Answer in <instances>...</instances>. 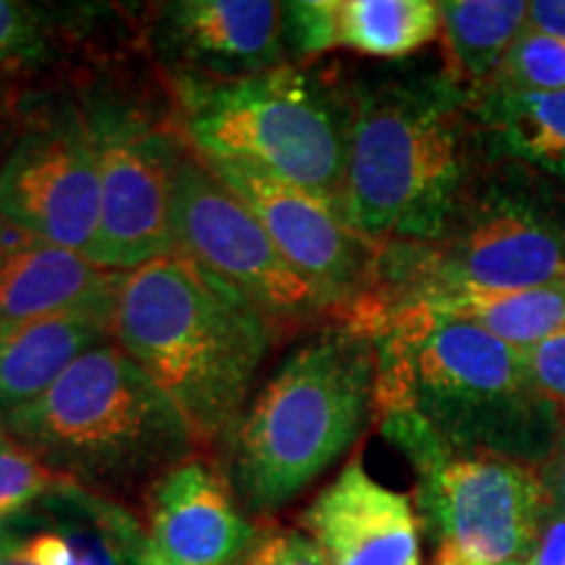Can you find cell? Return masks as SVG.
I'll list each match as a JSON object with an SVG mask.
<instances>
[{
    "instance_id": "obj_2",
    "label": "cell",
    "mask_w": 565,
    "mask_h": 565,
    "mask_svg": "<svg viewBox=\"0 0 565 565\" xmlns=\"http://www.w3.org/2000/svg\"><path fill=\"white\" fill-rule=\"evenodd\" d=\"M484 160L471 92L450 74L353 95L341 215L374 246L435 244Z\"/></svg>"
},
{
    "instance_id": "obj_7",
    "label": "cell",
    "mask_w": 565,
    "mask_h": 565,
    "mask_svg": "<svg viewBox=\"0 0 565 565\" xmlns=\"http://www.w3.org/2000/svg\"><path fill=\"white\" fill-rule=\"evenodd\" d=\"M179 95L183 141L200 158L249 166L341 215L353 95L294 63L236 82L181 79Z\"/></svg>"
},
{
    "instance_id": "obj_28",
    "label": "cell",
    "mask_w": 565,
    "mask_h": 565,
    "mask_svg": "<svg viewBox=\"0 0 565 565\" xmlns=\"http://www.w3.org/2000/svg\"><path fill=\"white\" fill-rule=\"evenodd\" d=\"M242 565H330L322 550L315 545L309 534L291 529H270L263 532Z\"/></svg>"
},
{
    "instance_id": "obj_32",
    "label": "cell",
    "mask_w": 565,
    "mask_h": 565,
    "mask_svg": "<svg viewBox=\"0 0 565 565\" xmlns=\"http://www.w3.org/2000/svg\"><path fill=\"white\" fill-rule=\"evenodd\" d=\"M526 26L565 42V0H534V3H529Z\"/></svg>"
},
{
    "instance_id": "obj_12",
    "label": "cell",
    "mask_w": 565,
    "mask_h": 565,
    "mask_svg": "<svg viewBox=\"0 0 565 565\" xmlns=\"http://www.w3.org/2000/svg\"><path fill=\"white\" fill-rule=\"evenodd\" d=\"M204 166L254 212L288 265L328 301L333 322H345L362 307L374 286L377 246L353 233L333 207L288 183L238 162L204 160Z\"/></svg>"
},
{
    "instance_id": "obj_20",
    "label": "cell",
    "mask_w": 565,
    "mask_h": 565,
    "mask_svg": "<svg viewBox=\"0 0 565 565\" xmlns=\"http://www.w3.org/2000/svg\"><path fill=\"white\" fill-rule=\"evenodd\" d=\"M440 38L450 58L448 74L475 95L526 26V0H445Z\"/></svg>"
},
{
    "instance_id": "obj_17",
    "label": "cell",
    "mask_w": 565,
    "mask_h": 565,
    "mask_svg": "<svg viewBox=\"0 0 565 565\" xmlns=\"http://www.w3.org/2000/svg\"><path fill=\"white\" fill-rule=\"evenodd\" d=\"M484 160L513 162L565 192V92L471 95Z\"/></svg>"
},
{
    "instance_id": "obj_23",
    "label": "cell",
    "mask_w": 565,
    "mask_h": 565,
    "mask_svg": "<svg viewBox=\"0 0 565 565\" xmlns=\"http://www.w3.org/2000/svg\"><path fill=\"white\" fill-rule=\"evenodd\" d=\"M68 482L42 463L34 450L0 427V524L42 494H61Z\"/></svg>"
},
{
    "instance_id": "obj_8",
    "label": "cell",
    "mask_w": 565,
    "mask_h": 565,
    "mask_svg": "<svg viewBox=\"0 0 565 565\" xmlns=\"http://www.w3.org/2000/svg\"><path fill=\"white\" fill-rule=\"evenodd\" d=\"M377 419L419 477L416 515L435 545V565H508L532 557L553 515L536 469L456 450L412 408Z\"/></svg>"
},
{
    "instance_id": "obj_13",
    "label": "cell",
    "mask_w": 565,
    "mask_h": 565,
    "mask_svg": "<svg viewBox=\"0 0 565 565\" xmlns=\"http://www.w3.org/2000/svg\"><path fill=\"white\" fill-rule=\"evenodd\" d=\"M154 42L194 82H236L291 63L282 3L273 0L162 3Z\"/></svg>"
},
{
    "instance_id": "obj_22",
    "label": "cell",
    "mask_w": 565,
    "mask_h": 565,
    "mask_svg": "<svg viewBox=\"0 0 565 565\" xmlns=\"http://www.w3.org/2000/svg\"><path fill=\"white\" fill-rule=\"evenodd\" d=\"M482 89L565 92V42L524 26Z\"/></svg>"
},
{
    "instance_id": "obj_29",
    "label": "cell",
    "mask_w": 565,
    "mask_h": 565,
    "mask_svg": "<svg viewBox=\"0 0 565 565\" xmlns=\"http://www.w3.org/2000/svg\"><path fill=\"white\" fill-rule=\"evenodd\" d=\"M526 364L542 398L565 416V333L547 338L526 351Z\"/></svg>"
},
{
    "instance_id": "obj_11",
    "label": "cell",
    "mask_w": 565,
    "mask_h": 565,
    "mask_svg": "<svg viewBox=\"0 0 565 565\" xmlns=\"http://www.w3.org/2000/svg\"><path fill=\"white\" fill-rule=\"evenodd\" d=\"M100 217L95 141L84 110L66 105L21 134L0 166V221L89 259Z\"/></svg>"
},
{
    "instance_id": "obj_25",
    "label": "cell",
    "mask_w": 565,
    "mask_h": 565,
    "mask_svg": "<svg viewBox=\"0 0 565 565\" xmlns=\"http://www.w3.org/2000/svg\"><path fill=\"white\" fill-rule=\"evenodd\" d=\"M76 498L79 503L87 508V511L95 515L97 524L108 540L113 542V547L118 550V555L124 557L129 565H173L166 555L160 553L158 545L152 542V536L139 529L137 521L131 519L124 508H118V503L113 500L97 498V494H89L84 490H76Z\"/></svg>"
},
{
    "instance_id": "obj_33",
    "label": "cell",
    "mask_w": 565,
    "mask_h": 565,
    "mask_svg": "<svg viewBox=\"0 0 565 565\" xmlns=\"http://www.w3.org/2000/svg\"><path fill=\"white\" fill-rule=\"evenodd\" d=\"M0 565H42L32 550L30 534H21L11 521L0 524Z\"/></svg>"
},
{
    "instance_id": "obj_4",
    "label": "cell",
    "mask_w": 565,
    "mask_h": 565,
    "mask_svg": "<svg viewBox=\"0 0 565 565\" xmlns=\"http://www.w3.org/2000/svg\"><path fill=\"white\" fill-rule=\"evenodd\" d=\"M0 427L76 490L113 503L150 492L200 448L168 393L118 343L84 353Z\"/></svg>"
},
{
    "instance_id": "obj_18",
    "label": "cell",
    "mask_w": 565,
    "mask_h": 565,
    "mask_svg": "<svg viewBox=\"0 0 565 565\" xmlns=\"http://www.w3.org/2000/svg\"><path fill=\"white\" fill-rule=\"evenodd\" d=\"M116 312H71L0 330V419L30 406L76 359L110 343Z\"/></svg>"
},
{
    "instance_id": "obj_30",
    "label": "cell",
    "mask_w": 565,
    "mask_h": 565,
    "mask_svg": "<svg viewBox=\"0 0 565 565\" xmlns=\"http://www.w3.org/2000/svg\"><path fill=\"white\" fill-rule=\"evenodd\" d=\"M536 475L545 484L553 513L565 515V416H561V433H557L553 450H550L547 461L536 469Z\"/></svg>"
},
{
    "instance_id": "obj_9",
    "label": "cell",
    "mask_w": 565,
    "mask_h": 565,
    "mask_svg": "<svg viewBox=\"0 0 565 565\" xmlns=\"http://www.w3.org/2000/svg\"><path fill=\"white\" fill-rule=\"evenodd\" d=\"M171 225L175 254L242 294L273 330L333 320L328 301L288 265L254 212L183 137L173 171Z\"/></svg>"
},
{
    "instance_id": "obj_24",
    "label": "cell",
    "mask_w": 565,
    "mask_h": 565,
    "mask_svg": "<svg viewBox=\"0 0 565 565\" xmlns=\"http://www.w3.org/2000/svg\"><path fill=\"white\" fill-rule=\"evenodd\" d=\"M47 53L45 13L30 3L0 0V68L38 63Z\"/></svg>"
},
{
    "instance_id": "obj_15",
    "label": "cell",
    "mask_w": 565,
    "mask_h": 565,
    "mask_svg": "<svg viewBox=\"0 0 565 565\" xmlns=\"http://www.w3.org/2000/svg\"><path fill=\"white\" fill-rule=\"evenodd\" d=\"M150 534L173 565H242L263 536L215 466L189 458L147 492Z\"/></svg>"
},
{
    "instance_id": "obj_1",
    "label": "cell",
    "mask_w": 565,
    "mask_h": 565,
    "mask_svg": "<svg viewBox=\"0 0 565 565\" xmlns=\"http://www.w3.org/2000/svg\"><path fill=\"white\" fill-rule=\"evenodd\" d=\"M374 416L412 408L463 454L547 461L561 414L532 383L526 351L463 320L395 307L372 324Z\"/></svg>"
},
{
    "instance_id": "obj_27",
    "label": "cell",
    "mask_w": 565,
    "mask_h": 565,
    "mask_svg": "<svg viewBox=\"0 0 565 565\" xmlns=\"http://www.w3.org/2000/svg\"><path fill=\"white\" fill-rule=\"evenodd\" d=\"M30 542L42 565H116L113 557L118 555L108 534L103 540L92 542L87 536L55 532L53 529V532L30 534Z\"/></svg>"
},
{
    "instance_id": "obj_34",
    "label": "cell",
    "mask_w": 565,
    "mask_h": 565,
    "mask_svg": "<svg viewBox=\"0 0 565 565\" xmlns=\"http://www.w3.org/2000/svg\"><path fill=\"white\" fill-rule=\"evenodd\" d=\"M508 565H526V563H508Z\"/></svg>"
},
{
    "instance_id": "obj_31",
    "label": "cell",
    "mask_w": 565,
    "mask_h": 565,
    "mask_svg": "<svg viewBox=\"0 0 565 565\" xmlns=\"http://www.w3.org/2000/svg\"><path fill=\"white\" fill-rule=\"evenodd\" d=\"M526 565H565V515L553 513Z\"/></svg>"
},
{
    "instance_id": "obj_10",
    "label": "cell",
    "mask_w": 565,
    "mask_h": 565,
    "mask_svg": "<svg viewBox=\"0 0 565 565\" xmlns=\"http://www.w3.org/2000/svg\"><path fill=\"white\" fill-rule=\"evenodd\" d=\"M84 116L103 186L100 236L89 263L108 273H131L171 257L173 171L181 137L116 100H92Z\"/></svg>"
},
{
    "instance_id": "obj_5",
    "label": "cell",
    "mask_w": 565,
    "mask_h": 565,
    "mask_svg": "<svg viewBox=\"0 0 565 565\" xmlns=\"http://www.w3.org/2000/svg\"><path fill=\"white\" fill-rule=\"evenodd\" d=\"M377 359L343 322L317 330L249 401L228 445V482L254 513L291 503L353 448L374 416Z\"/></svg>"
},
{
    "instance_id": "obj_19",
    "label": "cell",
    "mask_w": 565,
    "mask_h": 565,
    "mask_svg": "<svg viewBox=\"0 0 565 565\" xmlns=\"http://www.w3.org/2000/svg\"><path fill=\"white\" fill-rule=\"evenodd\" d=\"M406 303L424 312L477 324L519 351H532L536 343L565 333V280L529 288V291L433 294L404 301L398 307H406Z\"/></svg>"
},
{
    "instance_id": "obj_14",
    "label": "cell",
    "mask_w": 565,
    "mask_h": 565,
    "mask_svg": "<svg viewBox=\"0 0 565 565\" xmlns=\"http://www.w3.org/2000/svg\"><path fill=\"white\" fill-rule=\"evenodd\" d=\"M301 524L330 565H422L419 515L353 456L317 494Z\"/></svg>"
},
{
    "instance_id": "obj_6",
    "label": "cell",
    "mask_w": 565,
    "mask_h": 565,
    "mask_svg": "<svg viewBox=\"0 0 565 565\" xmlns=\"http://www.w3.org/2000/svg\"><path fill=\"white\" fill-rule=\"evenodd\" d=\"M557 280L565 192L513 162L482 160L440 242L377 246L370 301L380 317L419 296L529 291Z\"/></svg>"
},
{
    "instance_id": "obj_26",
    "label": "cell",
    "mask_w": 565,
    "mask_h": 565,
    "mask_svg": "<svg viewBox=\"0 0 565 565\" xmlns=\"http://www.w3.org/2000/svg\"><path fill=\"white\" fill-rule=\"evenodd\" d=\"M282 26L288 53L294 58H312L335 51V0L282 3Z\"/></svg>"
},
{
    "instance_id": "obj_16",
    "label": "cell",
    "mask_w": 565,
    "mask_h": 565,
    "mask_svg": "<svg viewBox=\"0 0 565 565\" xmlns=\"http://www.w3.org/2000/svg\"><path fill=\"white\" fill-rule=\"evenodd\" d=\"M121 273L0 221V330L71 312H116Z\"/></svg>"
},
{
    "instance_id": "obj_21",
    "label": "cell",
    "mask_w": 565,
    "mask_h": 565,
    "mask_svg": "<svg viewBox=\"0 0 565 565\" xmlns=\"http://www.w3.org/2000/svg\"><path fill=\"white\" fill-rule=\"evenodd\" d=\"M435 0H335V40L372 58H406L440 38Z\"/></svg>"
},
{
    "instance_id": "obj_3",
    "label": "cell",
    "mask_w": 565,
    "mask_h": 565,
    "mask_svg": "<svg viewBox=\"0 0 565 565\" xmlns=\"http://www.w3.org/2000/svg\"><path fill=\"white\" fill-rule=\"evenodd\" d=\"M273 333L242 294L181 254L121 273L113 338L168 393L200 445H228Z\"/></svg>"
}]
</instances>
